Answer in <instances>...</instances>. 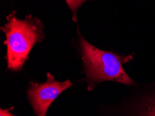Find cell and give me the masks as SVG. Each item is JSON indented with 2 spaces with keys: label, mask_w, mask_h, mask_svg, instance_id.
I'll return each mask as SVG.
<instances>
[{
  "label": "cell",
  "mask_w": 155,
  "mask_h": 116,
  "mask_svg": "<svg viewBox=\"0 0 155 116\" xmlns=\"http://www.w3.org/2000/svg\"><path fill=\"white\" fill-rule=\"evenodd\" d=\"M131 108L129 116H155V92L143 97Z\"/></svg>",
  "instance_id": "cell-4"
},
{
  "label": "cell",
  "mask_w": 155,
  "mask_h": 116,
  "mask_svg": "<svg viewBox=\"0 0 155 116\" xmlns=\"http://www.w3.org/2000/svg\"><path fill=\"white\" fill-rule=\"evenodd\" d=\"M73 84L70 81L60 82L55 80L54 75L47 72L45 82L39 83L31 81L27 88V99L36 116H46L51 104L65 90Z\"/></svg>",
  "instance_id": "cell-3"
},
{
  "label": "cell",
  "mask_w": 155,
  "mask_h": 116,
  "mask_svg": "<svg viewBox=\"0 0 155 116\" xmlns=\"http://www.w3.org/2000/svg\"><path fill=\"white\" fill-rule=\"evenodd\" d=\"M78 34L79 50L89 91H93L103 81L118 82L127 86L135 84L123 68V64L133 59V54L123 56L113 51L102 50L87 41L79 29Z\"/></svg>",
  "instance_id": "cell-1"
},
{
  "label": "cell",
  "mask_w": 155,
  "mask_h": 116,
  "mask_svg": "<svg viewBox=\"0 0 155 116\" xmlns=\"http://www.w3.org/2000/svg\"><path fill=\"white\" fill-rule=\"evenodd\" d=\"M6 35L7 68L19 72L29 57L33 47L45 38L44 25L38 18L29 15L21 20L13 11L6 17V23L1 27Z\"/></svg>",
  "instance_id": "cell-2"
},
{
  "label": "cell",
  "mask_w": 155,
  "mask_h": 116,
  "mask_svg": "<svg viewBox=\"0 0 155 116\" xmlns=\"http://www.w3.org/2000/svg\"><path fill=\"white\" fill-rule=\"evenodd\" d=\"M13 106L8 108H1L0 109V116H15L11 112L13 109Z\"/></svg>",
  "instance_id": "cell-6"
},
{
  "label": "cell",
  "mask_w": 155,
  "mask_h": 116,
  "mask_svg": "<svg viewBox=\"0 0 155 116\" xmlns=\"http://www.w3.org/2000/svg\"><path fill=\"white\" fill-rule=\"evenodd\" d=\"M65 3L68 6L69 8L72 12V19L74 22H77V11L79 7L82 4L85 3L88 0H65ZM95 1V0H94Z\"/></svg>",
  "instance_id": "cell-5"
}]
</instances>
